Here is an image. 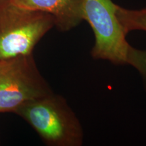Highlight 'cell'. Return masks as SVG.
Returning a JSON list of instances; mask_svg holds the SVG:
<instances>
[{
  "instance_id": "1",
  "label": "cell",
  "mask_w": 146,
  "mask_h": 146,
  "mask_svg": "<svg viewBox=\"0 0 146 146\" xmlns=\"http://www.w3.org/2000/svg\"><path fill=\"white\" fill-rule=\"evenodd\" d=\"M14 113L24 118L50 146H81L83 131L66 100L54 93L25 104Z\"/></svg>"
},
{
  "instance_id": "2",
  "label": "cell",
  "mask_w": 146,
  "mask_h": 146,
  "mask_svg": "<svg viewBox=\"0 0 146 146\" xmlns=\"http://www.w3.org/2000/svg\"><path fill=\"white\" fill-rule=\"evenodd\" d=\"M55 26L54 18L0 0V61L32 54L40 39Z\"/></svg>"
},
{
  "instance_id": "3",
  "label": "cell",
  "mask_w": 146,
  "mask_h": 146,
  "mask_svg": "<svg viewBox=\"0 0 146 146\" xmlns=\"http://www.w3.org/2000/svg\"><path fill=\"white\" fill-rule=\"evenodd\" d=\"M52 93L33 54L0 61V113L14 112L27 102Z\"/></svg>"
},
{
  "instance_id": "4",
  "label": "cell",
  "mask_w": 146,
  "mask_h": 146,
  "mask_svg": "<svg viewBox=\"0 0 146 146\" xmlns=\"http://www.w3.org/2000/svg\"><path fill=\"white\" fill-rule=\"evenodd\" d=\"M112 0H83L84 21L89 24L95 35L91 56L114 64H127L129 44L116 15Z\"/></svg>"
},
{
  "instance_id": "5",
  "label": "cell",
  "mask_w": 146,
  "mask_h": 146,
  "mask_svg": "<svg viewBox=\"0 0 146 146\" xmlns=\"http://www.w3.org/2000/svg\"><path fill=\"white\" fill-rule=\"evenodd\" d=\"M25 10L50 14L60 31H68L84 21L83 0H10Z\"/></svg>"
},
{
  "instance_id": "6",
  "label": "cell",
  "mask_w": 146,
  "mask_h": 146,
  "mask_svg": "<svg viewBox=\"0 0 146 146\" xmlns=\"http://www.w3.org/2000/svg\"><path fill=\"white\" fill-rule=\"evenodd\" d=\"M116 15L126 35L132 31L146 32V8L129 10L116 5Z\"/></svg>"
},
{
  "instance_id": "7",
  "label": "cell",
  "mask_w": 146,
  "mask_h": 146,
  "mask_svg": "<svg viewBox=\"0 0 146 146\" xmlns=\"http://www.w3.org/2000/svg\"><path fill=\"white\" fill-rule=\"evenodd\" d=\"M126 62L127 64L135 68L140 74L146 94V50H139L129 45Z\"/></svg>"
}]
</instances>
